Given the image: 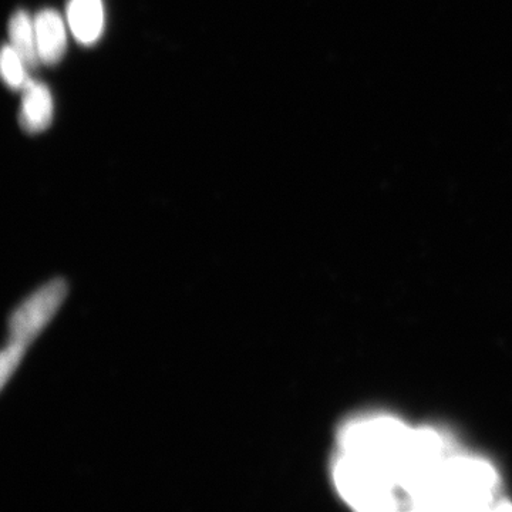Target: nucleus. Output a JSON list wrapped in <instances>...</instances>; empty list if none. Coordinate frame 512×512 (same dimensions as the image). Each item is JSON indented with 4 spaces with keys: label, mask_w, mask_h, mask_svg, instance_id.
I'll use <instances>...</instances> for the list:
<instances>
[{
    "label": "nucleus",
    "mask_w": 512,
    "mask_h": 512,
    "mask_svg": "<svg viewBox=\"0 0 512 512\" xmlns=\"http://www.w3.org/2000/svg\"><path fill=\"white\" fill-rule=\"evenodd\" d=\"M0 70H2V79L9 89L23 90L28 86L30 80V70L22 57L16 53L12 46L6 45L2 50L0 57Z\"/></svg>",
    "instance_id": "8"
},
{
    "label": "nucleus",
    "mask_w": 512,
    "mask_h": 512,
    "mask_svg": "<svg viewBox=\"0 0 512 512\" xmlns=\"http://www.w3.org/2000/svg\"><path fill=\"white\" fill-rule=\"evenodd\" d=\"M67 22L77 42L93 46L104 32L106 13L103 0H70L67 5Z\"/></svg>",
    "instance_id": "4"
},
{
    "label": "nucleus",
    "mask_w": 512,
    "mask_h": 512,
    "mask_svg": "<svg viewBox=\"0 0 512 512\" xmlns=\"http://www.w3.org/2000/svg\"><path fill=\"white\" fill-rule=\"evenodd\" d=\"M497 473L474 457L448 454L407 497L414 510H488Z\"/></svg>",
    "instance_id": "1"
},
{
    "label": "nucleus",
    "mask_w": 512,
    "mask_h": 512,
    "mask_svg": "<svg viewBox=\"0 0 512 512\" xmlns=\"http://www.w3.org/2000/svg\"><path fill=\"white\" fill-rule=\"evenodd\" d=\"M20 106V126L30 134L42 133L53 120V97L43 83L30 80L22 90Z\"/></svg>",
    "instance_id": "6"
},
{
    "label": "nucleus",
    "mask_w": 512,
    "mask_h": 512,
    "mask_svg": "<svg viewBox=\"0 0 512 512\" xmlns=\"http://www.w3.org/2000/svg\"><path fill=\"white\" fill-rule=\"evenodd\" d=\"M66 295V282L63 279H55L29 296L12 313L9 320L8 345L3 349L2 360H0L2 387L6 386L9 377L18 369L33 340L43 332L47 323L55 318Z\"/></svg>",
    "instance_id": "2"
},
{
    "label": "nucleus",
    "mask_w": 512,
    "mask_h": 512,
    "mask_svg": "<svg viewBox=\"0 0 512 512\" xmlns=\"http://www.w3.org/2000/svg\"><path fill=\"white\" fill-rule=\"evenodd\" d=\"M9 39L10 46L22 57L30 72L37 69L40 57L37 52L35 20L30 19L25 10H19L10 19Z\"/></svg>",
    "instance_id": "7"
},
{
    "label": "nucleus",
    "mask_w": 512,
    "mask_h": 512,
    "mask_svg": "<svg viewBox=\"0 0 512 512\" xmlns=\"http://www.w3.org/2000/svg\"><path fill=\"white\" fill-rule=\"evenodd\" d=\"M37 52L40 63H59L67 49L66 25L62 16L53 9H45L37 13L35 19Z\"/></svg>",
    "instance_id": "5"
},
{
    "label": "nucleus",
    "mask_w": 512,
    "mask_h": 512,
    "mask_svg": "<svg viewBox=\"0 0 512 512\" xmlns=\"http://www.w3.org/2000/svg\"><path fill=\"white\" fill-rule=\"evenodd\" d=\"M333 481L343 500L357 510H397L403 500L402 490L390 474L349 454H339Z\"/></svg>",
    "instance_id": "3"
}]
</instances>
